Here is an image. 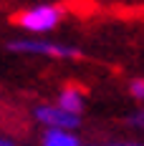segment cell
I'll list each match as a JSON object with an SVG mask.
<instances>
[{"instance_id":"obj_1","label":"cell","mask_w":144,"mask_h":146,"mask_svg":"<svg viewBox=\"0 0 144 146\" xmlns=\"http://www.w3.org/2000/svg\"><path fill=\"white\" fill-rule=\"evenodd\" d=\"M58 18H61V10H58V8L41 5V8H33V10L20 13L18 23H20L25 30H33V33H46V30H51V28L58 23Z\"/></svg>"},{"instance_id":"obj_2","label":"cell","mask_w":144,"mask_h":146,"mask_svg":"<svg viewBox=\"0 0 144 146\" xmlns=\"http://www.w3.org/2000/svg\"><path fill=\"white\" fill-rule=\"evenodd\" d=\"M10 50L18 53H43V56H56V58H78L81 50L71 45H58V43H41V40H13L8 43Z\"/></svg>"},{"instance_id":"obj_3","label":"cell","mask_w":144,"mask_h":146,"mask_svg":"<svg viewBox=\"0 0 144 146\" xmlns=\"http://www.w3.org/2000/svg\"><path fill=\"white\" fill-rule=\"evenodd\" d=\"M35 118L51 126V129H61V131H68V129H76L78 126V113H68L58 106H38L35 108Z\"/></svg>"},{"instance_id":"obj_4","label":"cell","mask_w":144,"mask_h":146,"mask_svg":"<svg viewBox=\"0 0 144 146\" xmlns=\"http://www.w3.org/2000/svg\"><path fill=\"white\" fill-rule=\"evenodd\" d=\"M81 106H84V96H81L76 88H63V91L58 93V108H63V111H68V113H78Z\"/></svg>"},{"instance_id":"obj_5","label":"cell","mask_w":144,"mask_h":146,"mask_svg":"<svg viewBox=\"0 0 144 146\" xmlns=\"http://www.w3.org/2000/svg\"><path fill=\"white\" fill-rule=\"evenodd\" d=\"M43 146H78V139L61 129H48L43 133Z\"/></svg>"},{"instance_id":"obj_6","label":"cell","mask_w":144,"mask_h":146,"mask_svg":"<svg viewBox=\"0 0 144 146\" xmlns=\"http://www.w3.org/2000/svg\"><path fill=\"white\" fill-rule=\"evenodd\" d=\"M131 96L139 98V101H144V81H134L131 83Z\"/></svg>"},{"instance_id":"obj_7","label":"cell","mask_w":144,"mask_h":146,"mask_svg":"<svg viewBox=\"0 0 144 146\" xmlns=\"http://www.w3.org/2000/svg\"><path fill=\"white\" fill-rule=\"evenodd\" d=\"M131 123H134V126H142V129H144V108H142V111H137V113L131 116Z\"/></svg>"},{"instance_id":"obj_8","label":"cell","mask_w":144,"mask_h":146,"mask_svg":"<svg viewBox=\"0 0 144 146\" xmlns=\"http://www.w3.org/2000/svg\"><path fill=\"white\" fill-rule=\"evenodd\" d=\"M111 146H142V144H137V141H124V144H111Z\"/></svg>"},{"instance_id":"obj_9","label":"cell","mask_w":144,"mask_h":146,"mask_svg":"<svg viewBox=\"0 0 144 146\" xmlns=\"http://www.w3.org/2000/svg\"><path fill=\"white\" fill-rule=\"evenodd\" d=\"M0 146H15V144L10 141V139H0Z\"/></svg>"}]
</instances>
